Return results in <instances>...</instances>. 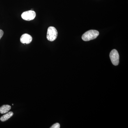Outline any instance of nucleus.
Masks as SVG:
<instances>
[{
	"mask_svg": "<svg viewBox=\"0 0 128 128\" xmlns=\"http://www.w3.org/2000/svg\"><path fill=\"white\" fill-rule=\"evenodd\" d=\"M3 34H4V32H3L2 30L0 29V40L1 38H2Z\"/></svg>",
	"mask_w": 128,
	"mask_h": 128,
	"instance_id": "nucleus-9",
	"label": "nucleus"
},
{
	"mask_svg": "<svg viewBox=\"0 0 128 128\" xmlns=\"http://www.w3.org/2000/svg\"><path fill=\"white\" fill-rule=\"evenodd\" d=\"M36 16V12L32 10L24 12L22 14L21 16L25 20L30 21L34 19Z\"/></svg>",
	"mask_w": 128,
	"mask_h": 128,
	"instance_id": "nucleus-4",
	"label": "nucleus"
},
{
	"mask_svg": "<svg viewBox=\"0 0 128 128\" xmlns=\"http://www.w3.org/2000/svg\"><path fill=\"white\" fill-rule=\"evenodd\" d=\"M58 32L55 28L49 27L48 28L47 34V38L48 41H53L57 38Z\"/></svg>",
	"mask_w": 128,
	"mask_h": 128,
	"instance_id": "nucleus-2",
	"label": "nucleus"
},
{
	"mask_svg": "<svg viewBox=\"0 0 128 128\" xmlns=\"http://www.w3.org/2000/svg\"><path fill=\"white\" fill-rule=\"evenodd\" d=\"M110 60L113 64L116 66L119 63V55L118 52L116 50L114 49L110 53Z\"/></svg>",
	"mask_w": 128,
	"mask_h": 128,
	"instance_id": "nucleus-3",
	"label": "nucleus"
},
{
	"mask_svg": "<svg viewBox=\"0 0 128 128\" xmlns=\"http://www.w3.org/2000/svg\"><path fill=\"white\" fill-rule=\"evenodd\" d=\"M11 107L9 105H4L0 108V113L2 114L6 113L10 110Z\"/></svg>",
	"mask_w": 128,
	"mask_h": 128,
	"instance_id": "nucleus-6",
	"label": "nucleus"
},
{
	"mask_svg": "<svg viewBox=\"0 0 128 128\" xmlns=\"http://www.w3.org/2000/svg\"><path fill=\"white\" fill-rule=\"evenodd\" d=\"M99 35V32L96 30H90L85 33L82 36V39L85 41L96 39Z\"/></svg>",
	"mask_w": 128,
	"mask_h": 128,
	"instance_id": "nucleus-1",
	"label": "nucleus"
},
{
	"mask_svg": "<svg viewBox=\"0 0 128 128\" xmlns=\"http://www.w3.org/2000/svg\"><path fill=\"white\" fill-rule=\"evenodd\" d=\"M13 113L12 112H9L1 117L0 120L1 121L4 122L9 119L11 117L13 116Z\"/></svg>",
	"mask_w": 128,
	"mask_h": 128,
	"instance_id": "nucleus-7",
	"label": "nucleus"
},
{
	"mask_svg": "<svg viewBox=\"0 0 128 128\" xmlns=\"http://www.w3.org/2000/svg\"><path fill=\"white\" fill-rule=\"evenodd\" d=\"M60 128V124L59 123H56L54 124V125H53L52 126H51L50 127V128Z\"/></svg>",
	"mask_w": 128,
	"mask_h": 128,
	"instance_id": "nucleus-8",
	"label": "nucleus"
},
{
	"mask_svg": "<svg viewBox=\"0 0 128 128\" xmlns=\"http://www.w3.org/2000/svg\"><path fill=\"white\" fill-rule=\"evenodd\" d=\"M32 38L31 35L27 34H22L20 38V41L22 44H28L32 42Z\"/></svg>",
	"mask_w": 128,
	"mask_h": 128,
	"instance_id": "nucleus-5",
	"label": "nucleus"
}]
</instances>
